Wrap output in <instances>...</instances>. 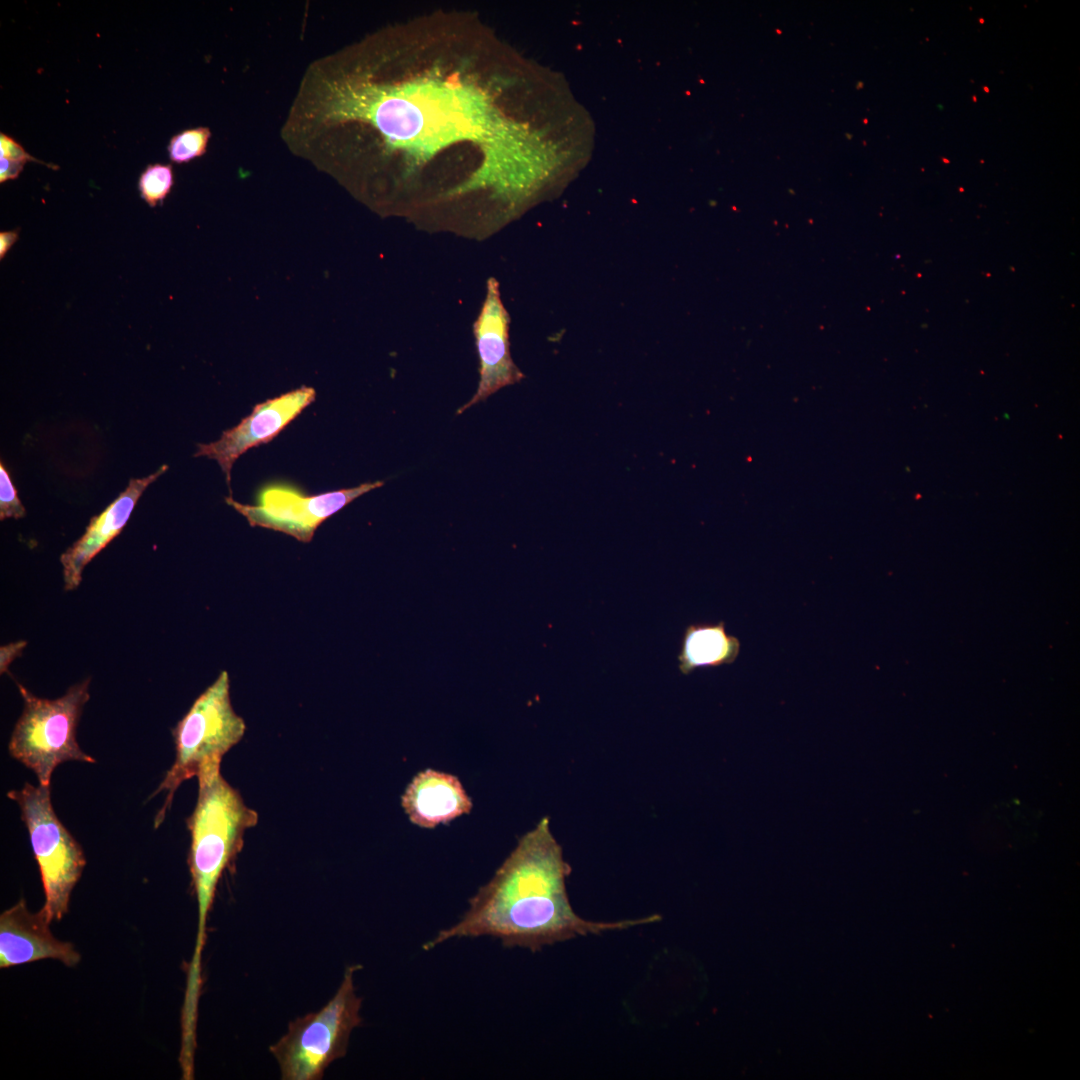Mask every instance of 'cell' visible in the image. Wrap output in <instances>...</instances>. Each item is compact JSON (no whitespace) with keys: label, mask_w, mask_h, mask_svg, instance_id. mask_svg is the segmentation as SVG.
Returning <instances> with one entry per match:
<instances>
[{"label":"cell","mask_w":1080,"mask_h":1080,"mask_svg":"<svg viewBox=\"0 0 1080 1080\" xmlns=\"http://www.w3.org/2000/svg\"><path fill=\"white\" fill-rule=\"evenodd\" d=\"M25 162L12 161L4 157H0V182H6L7 180L15 179L21 173Z\"/></svg>","instance_id":"d6986e66"},{"label":"cell","mask_w":1080,"mask_h":1080,"mask_svg":"<svg viewBox=\"0 0 1080 1080\" xmlns=\"http://www.w3.org/2000/svg\"><path fill=\"white\" fill-rule=\"evenodd\" d=\"M26 510L3 463L0 464V519H20Z\"/></svg>","instance_id":"2e32d148"},{"label":"cell","mask_w":1080,"mask_h":1080,"mask_svg":"<svg viewBox=\"0 0 1080 1080\" xmlns=\"http://www.w3.org/2000/svg\"><path fill=\"white\" fill-rule=\"evenodd\" d=\"M0 155L12 161L25 163L28 160H35L21 145L3 133L0 135Z\"/></svg>","instance_id":"e0dca14e"},{"label":"cell","mask_w":1080,"mask_h":1080,"mask_svg":"<svg viewBox=\"0 0 1080 1080\" xmlns=\"http://www.w3.org/2000/svg\"><path fill=\"white\" fill-rule=\"evenodd\" d=\"M384 485L383 481L318 495H306L292 485L269 484L262 488L256 505L242 504L231 496L225 501L242 514L252 527L283 532L309 543L319 525L361 495Z\"/></svg>","instance_id":"52a82bcc"},{"label":"cell","mask_w":1080,"mask_h":1080,"mask_svg":"<svg viewBox=\"0 0 1080 1080\" xmlns=\"http://www.w3.org/2000/svg\"><path fill=\"white\" fill-rule=\"evenodd\" d=\"M7 797L18 805L29 833L45 895L41 910L50 922L59 921L68 912L71 893L86 866L83 849L58 819L50 786L27 782L8 791Z\"/></svg>","instance_id":"8992f818"},{"label":"cell","mask_w":1080,"mask_h":1080,"mask_svg":"<svg viewBox=\"0 0 1080 1080\" xmlns=\"http://www.w3.org/2000/svg\"><path fill=\"white\" fill-rule=\"evenodd\" d=\"M739 652L740 641L726 631L723 621L693 623L683 632L678 668L688 675L696 669L732 664Z\"/></svg>","instance_id":"4fadbf2b"},{"label":"cell","mask_w":1080,"mask_h":1080,"mask_svg":"<svg viewBox=\"0 0 1080 1080\" xmlns=\"http://www.w3.org/2000/svg\"><path fill=\"white\" fill-rule=\"evenodd\" d=\"M172 186V166L159 163L148 165L140 175L138 182L141 197L151 207L161 203Z\"/></svg>","instance_id":"5bb4252c"},{"label":"cell","mask_w":1080,"mask_h":1080,"mask_svg":"<svg viewBox=\"0 0 1080 1080\" xmlns=\"http://www.w3.org/2000/svg\"><path fill=\"white\" fill-rule=\"evenodd\" d=\"M27 641L18 640L0 647V673H7L11 663L19 656L27 646Z\"/></svg>","instance_id":"ac0fdd59"},{"label":"cell","mask_w":1080,"mask_h":1080,"mask_svg":"<svg viewBox=\"0 0 1080 1080\" xmlns=\"http://www.w3.org/2000/svg\"><path fill=\"white\" fill-rule=\"evenodd\" d=\"M167 469V465H162L146 477L130 479L125 490L100 514L92 517L83 535L61 554L66 591L79 587L86 565L121 533L144 490Z\"/></svg>","instance_id":"8fae6325"},{"label":"cell","mask_w":1080,"mask_h":1080,"mask_svg":"<svg viewBox=\"0 0 1080 1080\" xmlns=\"http://www.w3.org/2000/svg\"><path fill=\"white\" fill-rule=\"evenodd\" d=\"M401 805L409 820L423 828L448 823L472 809V801L459 779L434 769L421 771L412 779Z\"/></svg>","instance_id":"7c38bea8"},{"label":"cell","mask_w":1080,"mask_h":1080,"mask_svg":"<svg viewBox=\"0 0 1080 1080\" xmlns=\"http://www.w3.org/2000/svg\"><path fill=\"white\" fill-rule=\"evenodd\" d=\"M245 731L244 719L232 707L229 674L223 670L172 730L175 761L149 798L165 793L164 803L154 818L155 829L163 823L177 788L204 769L221 766L223 756L243 738Z\"/></svg>","instance_id":"3957f363"},{"label":"cell","mask_w":1080,"mask_h":1080,"mask_svg":"<svg viewBox=\"0 0 1080 1080\" xmlns=\"http://www.w3.org/2000/svg\"><path fill=\"white\" fill-rule=\"evenodd\" d=\"M24 702L9 743L12 758L31 770L42 786H50L55 768L68 761L95 763L77 741V727L90 699V678L70 686L64 695L41 698L16 682Z\"/></svg>","instance_id":"277c9868"},{"label":"cell","mask_w":1080,"mask_h":1080,"mask_svg":"<svg viewBox=\"0 0 1080 1080\" xmlns=\"http://www.w3.org/2000/svg\"><path fill=\"white\" fill-rule=\"evenodd\" d=\"M361 968L347 966L335 995L317 1012L291 1021L287 1033L269 1047L281 1079H322L327 1067L346 1055L351 1032L363 1021L362 998L356 994L353 978Z\"/></svg>","instance_id":"5b68a950"},{"label":"cell","mask_w":1080,"mask_h":1080,"mask_svg":"<svg viewBox=\"0 0 1080 1080\" xmlns=\"http://www.w3.org/2000/svg\"><path fill=\"white\" fill-rule=\"evenodd\" d=\"M210 135L209 128L199 127L173 136L168 145L170 159L176 163H185L203 155Z\"/></svg>","instance_id":"9a60e30c"},{"label":"cell","mask_w":1080,"mask_h":1080,"mask_svg":"<svg viewBox=\"0 0 1080 1080\" xmlns=\"http://www.w3.org/2000/svg\"><path fill=\"white\" fill-rule=\"evenodd\" d=\"M473 333L479 359V383L475 394L457 414L486 400L501 388L523 378L510 355L509 315L501 301L499 284L489 278L481 311L474 323Z\"/></svg>","instance_id":"9c48e42d"},{"label":"cell","mask_w":1080,"mask_h":1080,"mask_svg":"<svg viewBox=\"0 0 1080 1080\" xmlns=\"http://www.w3.org/2000/svg\"><path fill=\"white\" fill-rule=\"evenodd\" d=\"M315 397L316 392L312 387L302 386L259 403L238 425L223 431L217 441L197 444L194 456H205L217 461L225 474L231 496V470L235 461L248 449L270 442L309 406Z\"/></svg>","instance_id":"ba28073f"},{"label":"cell","mask_w":1080,"mask_h":1080,"mask_svg":"<svg viewBox=\"0 0 1080 1080\" xmlns=\"http://www.w3.org/2000/svg\"><path fill=\"white\" fill-rule=\"evenodd\" d=\"M18 230L4 231L0 233V258L3 259L10 248L18 239Z\"/></svg>","instance_id":"ffe728a7"},{"label":"cell","mask_w":1080,"mask_h":1080,"mask_svg":"<svg viewBox=\"0 0 1080 1080\" xmlns=\"http://www.w3.org/2000/svg\"><path fill=\"white\" fill-rule=\"evenodd\" d=\"M571 870L550 831L549 819L542 818L519 839L490 881L469 900L460 920L440 930L423 949L431 950L453 938L490 936L500 940L504 947L536 952L579 936L624 930L661 919L659 915H651L596 922L580 917L573 910L566 890Z\"/></svg>","instance_id":"6da1fadb"},{"label":"cell","mask_w":1080,"mask_h":1080,"mask_svg":"<svg viewBox=\"0 0 1080 1080\" xmlns=\"http://www.w3.org/2000/svg\"><path fill=\"white\" fill-rule=\"evenodd\" d=\"M197 779V802L186 819L191 837L187 862L198 906L197 936L186 984V991L192 994L201 991L207 916L217 884L224 870L234 866L244 845L245 831L258 822L257 812L223 778L220 766L204 769Z\"/></svg>","instance_id":"7a4b0ae2"},{"label":"cell","mask_w":1080,"mask_h":1080,"mask_svg":"<svg viewBox=\"0 0 1080 1080\" xmlns=\"http://www.w3.org/2000/svg\"><path fill=\"white\" fill-rule=\"evenodd\" d=\"M50 921L40 909L28 910L24 899L0 915V967L8 968L41 959H55L76 966L80 953L70 942L54 937Z\"/></svg>","instance_id":"30bf717a"}]
</instances>
